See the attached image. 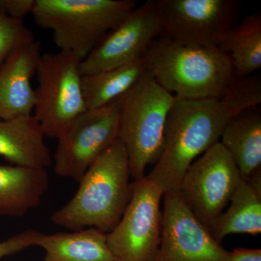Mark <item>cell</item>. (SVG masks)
<instances>
[{
	"instance_id": "1",
	"label": "cell",
	"mask_w": 261,
	"mask_h": 261,
	"mask_svg": "<svg viewBox=\"0 0 261 261\" xmlns=\"http://www.w3.org/2000/svg\"><path fill=\"white\" fill-rule=\"evenodd\" d=\"M145 58L149 74L178 99H220L234 79L231 59L219 47L163 35L151 44Z\"/></svg>"
},
{
	"instance_id": "2",
	"label": "cell",
	"mask_w": 261,
	"mask_h": 261,
	"mask_svg": "<svg viewBox=\"0 0 261 261\" xmlns=\"http://www.w3.org/2000/svg\"><path fill=\"white\" fill-rule=\"evenodd\" d=\"M130 177L126 151L118 139L86 171L73 198L53 213L51 221L72 231L95 228L111 232L132 197Z\"/></svg>"
},
{
	"instance_id": "3",
	"label": "cell",
	"mask_w": 261,
	"mask_h": 261,
	"mask_svg": "<svg viewBox=\"0 0 261 261\" xmlns=\"http://www.w3.org/2000/svg\"><path fill=\"white\" fill-rule=\"evenodd\" d=\"M231 115L220 99H176L168 114L162 152L147 176L163 192L178 191L196 158L219 142Z\"/></svg>"
},
{
	"instance_id": "4",
	"label": "cell",
	"mask_w": 261,
	"mask_h": 261,
	"mask_svg": "<svg viewBox=\"0 0 261 261\" xmlns=\"http://www.w3.org/2000/svg\"><path fill=\"white\" fill-rule=\"evenodd\" d=\"M137 7L133 0H36L32 15L61 51L82 61Z\"/></svg>"
},
{
	"instance_id": "5",
	"label": "cell",
	"mask_w": 261,
	"mask_h": 261,
	"mask_svg": "<svg viewBox=\"0 0 261 261\" xmlns=\"http://www.w3.org/2000/svg\"><path fill=\"white\" fill-rule=\"evenodd\" d=\"M176 97L157 83L148 71L118 98V140L124 146L130 177L140 179L162 152L168 114Z\"/></svg>"
},
{
	"instance_id": "6",
	"label": "cell",
	"mask_w": 261,
	"mask_h": 261,
	"mask_svg": "<svg viewBox=\"0 0 261 261\" xmlns=\"http://www.w3.org/2000/svg\"><path fill=\"white\" fill-rule=\"evenodd\" d=\"M81 60L66 51L44 53L38 63L34 114L45 137L58 139L65 127L87 111Z\"/></svg>"
},
{
	"instance_id": "7",
	"label": "cell",
	"mask_w": 261,
	"mask_h": 261,
	"mask_svg": "<svg viewBox=\"0 0 261 261\" xmlns=\"http://www.w3.org/2000/svg\"><path fill=\"white\" fill-rule=\"evenodd\" d=\"M162 187L148 176L132 183L129 202L107 243L119 261H153L162 233Z\"/></svg>"
},
{
	"instance_id": "8",
	"label": "cell",
	"mask_w": 261,
	"mask_h": 261,
	"mask_svg": "<svg viewBox=\"0 0 261 261\" xmlns=\"http://www.w3.org/2000/svg\"><path fill=\"white\" fill-rule=\"evenodd\" d=\"M118 99L81 113L57 139L55 172L80 182L89 168L118 140Z\"/></svg>"
},
{
	"instance_id": "9",
	"label": "cell",
	"mask_w": 261,
	"mask_h": 261,
	"mask_svg": "<svg viewBox=\"0 0 261 261\" xmlns=\"http://www.w3.org/2000/svg\"><path fill=\"white\" fill-rule=\"evenodd\" d=\"M242 179L236 163L218 142L192 163L178 192L192 214L207 227L224 212Z\"/></svg>"
},
{
	"instance_id": "10",
	"label": "cell",
	"mask_w": 261,
	"mask_h": 261,
	"mask_svg": "<svg viewBox=\"0 0 261 261\" xmlns=\"http://www.w3.org/2000/svg\"><path fill=\"white\" fill-rule=\"evenodd\" d=\"M165 35L179 42L219 47L235 27L233 0H154Z\"/></svg>"
},
{
	"instance_id": "11",
	"label": "cell",
	"mask_w": 261,
	"mask_h": 261,
	"mask_svg": "<svg viewBox=\"0 0 261 261\" xmlns=\"http://www.w3.org/2000/svg\"><path fill=\"white\" fill-rule=\"evenodd\" d=\"M163 35L165 30L154 0L146 1L81 62V73L82 76L94 74L142 58L151 44Z\"/></svg>"
},
{
	"instance_id": "12",
	"label": "cell",
	"mask_w": 261,
	"mask_h": 261,
	"mask_svg": "<svg viewBox=\"0 0 261 261\" xmlns=\"http://www.w3.org/2000/svg\"><path fill=\"white\" fill-rule=\"evenodd\" d=\"M163 196L161 245L153 261H228L229 251L192 214L178 192Z\"/></svg>"
},
{
	"instance_id": "13",
	"label": "cell",
	"mask_w": 261,
	"mask_h": 261,
	"mask_svg": "<svg viewBox=\"0 0 261 261\" xmlns=\"http://www.w3.org/2000/svg\"><path fill=\"white\" fill-rule=\"evenodd\" d=\"M37 40L16 49L0 68V120L29 116L34 112L35 89L32 80L41 56Z\"/></svg>"
},
{
	"instance_id": "14",
	"label": "cell",
	"mask_w": 261,
	"mask_h": 261,
	"mask_svg": "<svg viewBox=\"0 0 261 261\" xmlns=\"http://www.w3.org/2000/svg\"><path fill=\"white\" fill-rule=\"evenodd\" d=\"M45 135L35 117L0 120V156L13 166L46 168L53 162Z\"/></svg>"
},
{
	"instance_id": "15",
	"label": "cell",
	"mask_w": 261,
	"mask_h": 261,
	"mask_svg": "<svg viewBox=\"0 0 261 261\" xmlns=\"http://www.w3.org/2000/svg\"><path fill=\"white\" fill-rule=\"evenodd\" d=\"M227 210L207 226L213 238L221 243L231 233L257 235L261 232V171L242 179L229 201Z\"/></svg>"
},
{
	"instance_id": "16",
	"label": "cell",
	"mask_w": 261,
	"mask_h": 261,
	"mask_svg": "<svg viewBox=\"0 0 261 261\" xmlns=\"http://www.w3.org/2000/svg\"><path fill=\"white\" fill-rule=\"evenodd\" d=\"M49 187L46 168L0 165V216H25L40 205Z\"/></svg>"
},
{
	"instance_id": "17",
	"label": "cell",
	"mask_w": 261,
	"mask_h": 261,
	"mask_svg": "<svg viewBox=\"0 0 261 261\" xmlns=\"http://www.w3.org/2000/svg\"><path fill=\"white\" fill-rule=\"evenodd\" d=\"M36 246L45 252L44 261H119L107 243V233L95 228L71 232H39Z\"/></svg>"
},
{
	"instance_id": "18",
	"label": "cell",
	"mask_w": 261,
	"mask_h": 261,
	"mask_svg": "<svg viewBox=\"0 0 261 261\" xmlns=\"http://www.w3.org/2000/svg\"><path fill=\"white\" fill-rule=\"evenodd\" d=\"M221 142L246 180L261 167V113L258 107L232 116L221 132Z\"/></svg>"
},
{
	"instance_id": "19",
	"label": "cell",
	"mask_w": 261,
	"mask_h": 261,
	"mask_svg": "<svg viewBox=\"0 0 261 261\" xmlns=\"http://www.w3.org/2000/svg\"><path fill=\"white\" fill-rule=\"evenodd\" d=\"M147 72L145 56L94 74L82 76L87 110L114 102L126 94Z\"/></svg>"
},
{
	"instance_id": "20",
	"label": "cell",
	"mask_w": 261,
	"mask_h": 261,
	"mask_svg": "<svg viewBox=\"0 0 261 261\" xmlns=\"http://www.w3.org/2000/svg\"><path fill=\"white\" fill-rule=\"evenodd\" d=\"M219 48L229 56L235 79L252 75L261 68V15H249L235 25Z\"/></svg>"
},
{
	"instance_id": "21",
	"label": "cell",
	"mask_w": 261,
	"mask_h": 261,
	"mask_svg": "<svg viewBox=\"0 0 261 261\" xmlns=\"http://www.w3.org/2000/svg\"><path fill=\"white\" fill-rule=\"evenodd\" d=\"M220 100L231 117L258 107L261 102L260 73L233 79Z\"/></svg>"
},
{
	"instance_id": "22",
	"label": "cell",
	"mask_w": 261,
	"mask_h": 261,
	"mask_svg": "<svg viewBox=\"0 0 261 261\" xmlns=\"http://www.w3.org/2000/svg\"><path fill=\"white\" fill-rule=\"evenodd\" d=\"M34 40L24 20L0 13V68L16 49Z\"/></svg>"
},
{
	"instance_id": "23",
	"label": "cell",
	"mask_w": 261,
	"mask_h": 261,
	"mask_svg": "<svg viewBox=\"0 0 261 261\" xmlns=\"http://www.w3.org/2000/svg\"><path fill=\"white\" fill-rule=\"evenodd\" d=\"M39 233L37 230L27 229L0 241V260L36 246Z\"/></svg>"
},
{
	"instance_id": "24",
	"label": "cell",
	"mask_w": 261,
	"mask_h": 261,
	"mask_svg": "<svg viewBox=\"0 0 261 261\" xmlns=\"http://www.w3.org/2000/svg\"><path fill=\"white\" fill-rule=\"evenodd\" d=\"M36 0H0V13L24 20L32 14Z\"/></svg>"
},
{
	"instance_id": "25",
	"label": "cell",
	"mask_w": 261,
	"mask_h": 261,
	"mask_svg": "<svg viewBox=\"0 0 261 261\" xmlns=\"http://www.w3.org/2000/svg\"><path fill=\"white\" fill-rule=\"evenodd\" d=\"M228 261H261L260 249L239 247L229 252Z\"/></svg>"
}]
</instances>
